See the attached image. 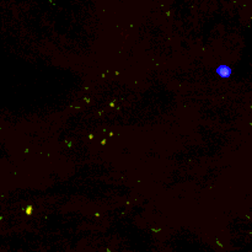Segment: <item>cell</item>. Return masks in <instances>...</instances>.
Returning <instances> with one entry per match:
<instances>
[{"label": "cell", "mask_w": 252, "mask_h": 252, "mask_svg": "<svg viewBox=\"0 0 252 252\" xmlns=\"http://www.w3.org/2000/svg\"><path fill=\"white\" fill-rule=\"evenodd\" d=\"M216 71L217 74H218V76H220V78H224V79L229 78V76L231 75V73H233V71H231V68L228 65H219Z\"/></svg>", "instance_id": "obj_1"}]
</instances>
